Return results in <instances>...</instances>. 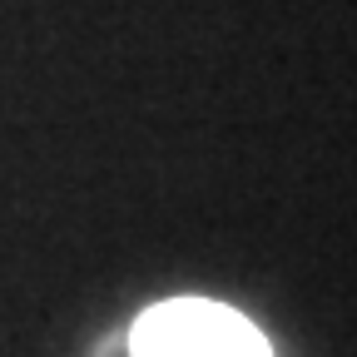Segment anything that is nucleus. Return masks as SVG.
<instances>
[{"mask_svg": "<svg viewBox=\"0 0 357 357\" xmlns=\"http://www.w3.org/2000/svg\"><path fill=\"white\" fill-rule=\"evenodd\" d=\"M129 357H273L243 312L208 298H169L129 328Z\"/></svg>", "mask_w": 357, "mask_h": 357, "instance_id": "nucleus-1", "label": "nucleus"}]
</instances>
